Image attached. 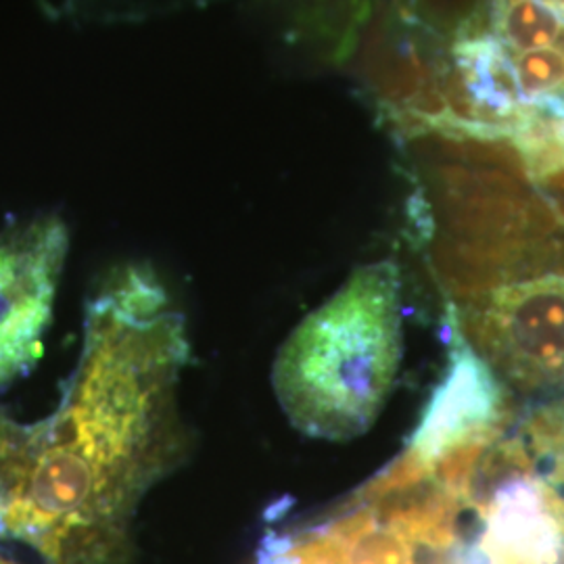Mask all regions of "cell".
Instances as JSON below:
<instances>
[{"label":"cell","mask_w":564,"mask_h":564,"mask_svg":"<svg viewBox=\"0 0 564 564\" xmlns=\"http://www.w3.org/2000/svg\"><path fill=\"white\" fill-rule=\"evenodd\" d=\"M514 61V72L523 102L547 95L564 86V57L554 48H538L519 53Z\"/></svg>","instance_id":"9"},{"label":"cell","mask_w":564,"mask_h":564,"mask_svg":"<svg viewBox=\"0 0 564 564\" xmlns=\"http://www.w3.org/2000/svg\"><path fill=\"white\" fill-rule=\"evenodd\" d=\"M188 362L184 316L155 270H109L59 405L34 423L0 410V540L44 564L130 563L139 506L191 449Z\"/></svg>","instance_id":"1"},{"label":"cell","mask_w":564,"mask_h":564,"mask_svg":"<svg viewBox=\"0 0 564 564\" xmlns=\"http://www.w3.org/2000/svg\"><path fill=\"white\" fill-rule=\"evenodd\" d=\"M464 84L477 102L485 126L496 128L510 141L523 95L510 51L496 36L481 41L454 42L449 51Z\"/></svg>","instance_id":"6"},{"label":"cell","mask_w":564,"mask_h":564,"mask_svg":"<svg viewBox=\"0 0 564 564\" xmlns=\"http://www.w3.org/2000/svg\"><path fill=\"white\" fill-rule=\"evenodd\" d=\"M402 345L398 265L358 268L279 349L272 384L284 416L314 440L360 437L391 395Z\"/></svg>","instance_id":"2"},{"label":"cell","mask_w":564,"mask_h":564,"mask_svg":"<svg viewBox=\"0 0 564 564\" xmlns=\"http://www.w3.org/2000/svg\"><path fill=\"white\" fill-rule=\"evenodd\" d=\"M466 328L487 366L523 389L564 384V274L491 289L468 310Z\"/></svg>","instance_id":"3"},{"label":"cell","mask_w":564,"mask_h":564,"mask_svg":"<svg viewBox=\"0 0 564 564\" xmlns=\"http://www.w3.org/2000/svg\"><path fill=\"white\" fill-rule=\"evenodd\" d=\"M59 216H39L0 232V387L18 381L42 356L67 260Z\"/></svg>","instance_id":"4"},{"label":"cell","mask_w":564,"mask_h":564,"mask_svg":"<svg viewBox=\"0 0 564 564\" xmlns=\"http://www.w3.org/2000/svg\"><path fill=\"white\" fill-rule=\"evenodd\" d=\"M494 34L510 53L550 46L561 28V15L547 0L494 2Z\"/></svg>","instance_id":"8"},{"label":"cell","mask_w":564,"mask_h":564,"mask_svg":"<svg viewBox=\"0 0 564 564\" xmlns=\"http://www.w3.org/2000/svg\"><path fill=\"white\" fill-rule=\"evenodd\" d=\"M284 23V32L324 57L345 59L358 30L368 20V0H268Z\"/></svg>","instance_id":"7"},{"label":"cell","mask_w":564,"mask_h":564,"mask_svg":"<svg viewBox=\"0 0 564 564\" xmlns=\"http://www.w3.org/2000/svg\"><path fill=\"white\" fill-rule=\"evenodd\" d=\"M0 564H20V563H15V561H11V558H4V556H0Z\"/></svg>","instance_id":"11"},{"label":"cell","mask_w":564,"mask_h":564,"mask_svg":"<svg viewBox=\"0 0 564 564\" xmlns=\"http://www.w3.org/2000/svg\"><path fill=\"white\" fill-rule=\"evenodd\" d=\"M447 333L449 370L433 391L408 444V449L424 464L460 445L498 442L505 423V391L491 366L464 339L454 305H449Z\"/></svg>","instance_id":"5"},{"label":"cell","mask_w":564,"mask_h":564,"mask_svg":"<svg viewBox=\"0 0 564 564\" xmlns=\"http://www.w3.org/2000/svg\"><path fill=\"white\" fill-rule=\"evenodd\" d=\"M540 184H544L547 188H554V191H564V170L552 174V176H547V178L540 182Z\"/></svg>","instance_id":"10"}]
</instances>
